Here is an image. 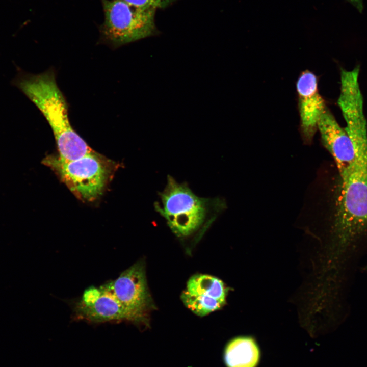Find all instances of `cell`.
<instances>
[{"label": "cell", "mask_w": 367, "mask_h": 367, "mask_svg": "<svg viewBox=\"0 0 367 367\" xmlns=\"http://www.w3.org/2000/svg\"><path fill=\"white\" fill-rule=\"evenodd\" d=\"M19 87L49 123L60 158L74 160L93 150L71 125L68 105L57 85L53 69L22 79Z\"/></svg>", "instance_id": "2"}, {"label": "cell", "mask_w": 367, "mask_h": 367, "mask_svg": "<svg viewBox=\"0 0 367 367\" xmlns=\"http://www.w3.org/2000/svg\"><path fill=\"white\" fill-rule=\"evenodd\" d=\"M318 129L324 146L332 155L340 177L343 178L351 168L355 157L350 137L327 108L319 121Z\"/></svg>", "instance_id": "8"}, {"label": "cell", "mask_w": 367, "mask_h": 367, "mask_svg": "<svg viewBox=\"0 0 367 367\" xmlns=\"http://www.w3.org/2000/svg\"><path fill=\"white\" fill-rule=\"evenodd\" d=\"M110 283L114 295L129 312L133 323L147 325L148 313L153 305L143 262H137Z\"/></svg>", "instance_id": "6"}, {"label": "cell", "mask_w": 367, "mask_h": 367, "mask_svg": "<svg viewBox=\"0 0 367 367\" xmlns=\"http://www.w3.org/2000/svg\"><path fill=\"white\" fill-rule=\"evenodd\" d=\"M102 294L101 287L99 288L91 286L84 292L81 300L76 303L84 306H89L98 300Z\"/></svg>", "instance_id": "13"}, {"label": "cell", "mask_w": 367, "mask_h": 367, "mask_svg": "<svg viewBox=\"0 0 367 367\" xmlns=\"http://www.w3.org/2000/svg\"><path fill=\"white\" fill-rule=\"evenodd\" d=\"M301 128L306 142H310L319 121L327 107L319 93L317 77L308 70L301 73L297 82Z\"/></svg>", "instance_id": "7"}, {"label": "cell", "mask_w": 367, "mask_h": 367, "mask_svg": "<svg viewBox=\"0 0 367 367\" xmlns=\"http://www.w3.org/2000/svg\"><path fill=\"white\" fill-rule=\"evenodd\" d=\"M355 160L342 179L336 227L338 237L346 242L367 225V135L350 138Z\"/></svg>", "instance_id": "3"}, {"label": "cell", "mask_w": 367, "mask_h": 367, "mask_svg": "<svg viewBox=\"0 0 367 367\" xmlns=\"http://www.w3.org/2000/svg\"><path fill=\"white\" fill-rule=\"evenodd\" d=\"M42 163L49 167L79 199L92 201L102 194L117 167L94 150L74 160L48 155Z\"/></svg>", "instance_id": "4"}, {"label": "cell", "mask_w": 367, "mask_h": 367, "mask_svg": "<svg viewBox=\"0 0 367 367\" xmlns=\"http://www.w3.org/2000/svg\"><path fill=\"white\" fill-rule=\"evenodd\" d=\"M360 12L363 9L362 0H348Z\"/></svg>", "instance_id": "15"}, {"label": "cell", "mask_w": 367, "mask_h": 367, "mask_svg": "<svg viewBox=\"0 0 367 367\" xmlns=\"http://www.w3.org/2000/svg\"><path fill=\"white\" fill-rule=\"evenodd\" d=\"M100 287L102 294L93 305L84 306L75 303V318L93 323L123 321L133 322L129 312L114 295L110 282Z\"/></svg>", "instance_id": "9"}, {"label": "cell", "mask_w": 367, "mask_h": 367, "mask_svg": "<svg viewBox=\"0 0 367 367\" xmlns=\"http://www.w3.org/2000/svg\"><path fill=\"white\" fill-rule=\"evenodd\" d=\"M228 288L219 278L204 274H197L188 280L186 291L189 293L214 298L224 304Z\"/></svg>", "instance_id": "11"}, {"label": "cell", "mask_w": 367, "mask_h": 367, "mask_svg": "<svg viewBox=\"0 0 367 367\" xmlns=\"http://www.w3.org/2000/svg\"><path fill=\"white\" fill-rule=\"evenodd\" d=\"M155 211L177 237L186 238L205 229L226 208L220 197H201L187 182H178L167 175L166 184L158 193Z\"/></svg>", "instance_id": "1"}, {"label": "cell", "mask_w": 367, "mask_h": 367, "mask_svg": "<svg viewBox=\"0 0 367 367\" xmlns=\"http://www.w3.org/2000/svg\"><path fill=\"white\" fill-rule=\"evenodd\" d=\"M262 352L256 339L251 335H239L226 344L223 359L226 367H258Z\"/></svg>", "instance_id": "10"}, {"label": "cell", "mask_w": 367, "mask_h": 367, "mask_svg": "<svg viewBox=\"0 0 367 367\" xmlns=\"http://www.w3.org/2000/svg\"><path fill=\"white\" fill-rule=\"evenodd\" d=\"M128 3L144 8L157 9L164 8L177 0H124Z\"/></svg>", "instance_id": "14"}, {"label": "cell", "mask_w": 367, "mask_h": 367, "mask_svg": "<svg viewBox=\"0 0 367 367\" xmlns=\"http://www.w3.org/2000/svg\"><path fill=\"white\" fill-rule=\"evenodd\" d=\"M104 21L100 41L116 48L154 35L156 9L141 7L124 0H101Z\"/></svg>", "instance_id": "5"}, {"label": "cell", "mask_w": 367, "mask_h": 367, "mask_svg": "<svg viewBox=\"0 0 367 367\" xmlns=\"http://www.w3.org/2000/svg\"><path fill=\"white\" fill-rule=\"evenodd\" d=\"M185 305L195 314L204 316L220 309L225 304L209 297L195 295L184 291L181 296Z\"/></svg>", "instance_id": "12"}]
</instances>
